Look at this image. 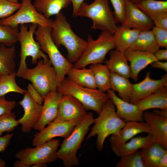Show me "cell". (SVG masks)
<instances>
[{"instance_id": "obj_1", "label": "cell", "mask_w": 167, "mask_h": 167, "mask_svg": "<svg viewBox=\"0 0 167 167\" xmlns=\"http://www.w3.org/2000/svg\"><path fill=\"white\" fill-rule=\"evenodd\" d=\"M52 21L51 36L57 46L62 45L67 51V59L71 63L76 62L81 56L87 41L73 31L66 17L61 12Z\"/></svg>"}, {"instance_id": "obj_2", "label": "cell", "mask_w": 167, "mask_h": 167, "mask_svg": "<svg viewBox=\"0 0 167 167\" xmlns=\"http://www.w3.org/2000/svg\"><path fill=\"white\" fill-rule=\"evenodd\" d=\"M94 124L87 139L96 135V147L99 151H101L106 139L118 133L125 122L118 116L115 106L109 99L104 105L99 116L95 119Z\"/></svg>"}, {"instance_id": "obj_3", "label": "cell", "mask_w": 167, "mask_h": 167, "mask_svg": "<svg viewBox=\"0 0 167 167\" xmlns=\"http://www.w3.org/2000/svg\"><path fill=\"white\" fill-rule=\"evenodd\" d=\"M95 119L92 113H88L84 120L63 141L58 150L57 157L62 161L65 167H71L79 165L77 152L81 148L90 126L94 123Z\"/></svg>"}, {"instance_id": "obj_4", "label": "cell", "mask_w": 167, "mask_h": 167, "mask_svg": "<svg viewBox=\"0 0 167 167\" xmlns=\"http://www.w3.org/2000/svg\"><path fill=\"white\" fill-rule=\"evenodd\" d=\"M57 90L63 95L72 96L78 100L87 110H93L98 115L104 104L109 99L105 92L97 88L79 86L65 78L59 84Z\"/></svg>"}, {"instance_id": "obj_5", "label": "cell", "mask_w": 167, "mask_h": 167, "mask_svg": "<svg viewBox=\"0 0 167 167\" xmlns=\"http://www.w3.org/2000/svg\"><path fill=\"white\" fill-rule=\"evenodd\" d=\"M77 16L91 19L92 22V29L106 31L114 34L118 27L108 0H94L89 4L84 2L79 8Z\"/></svg>"}, {"instance_id": "obj_6", "label": "cell", "mask_w": 167, "mask_h": 167, "mask_svg": "<svg viewBox=\"0 0 167 167\" xmlns=\"http://www.w3.org/2000/svg\"><path fill=\"white\" fill-rule=\"evenodd\" d=\"M87 44L78 60L73 65L76 68H85L88 65L103 62L109 52L115 48L113 34L103 31L96 40L88 36Z\"/></svg>"}, {"instance_id": "obj_7", "label": "cell", "mask_w": 167, "mask_h": 167, "mask_svg": "<svg viewBox=\"0 0 167 167\" xmlns=\"http://www.w3.org/2000/svg\"><path fill=\"white\" fill-rule=\"evenodd\" d=\"M50 27L38 25L34 34L41 50L48 55L49 60L57 74L60 84L66 78L73 64L61 54L51 36Z\"/></svg>"}, {"instance_id": "obj_8", "label": "cell", "mask_w": 167, "mask_h": 167, "mask_svg": "<svg viewBox=\"0 0 167 167\" xmlns=\"http://www.w3.org/2000/svg\"><path fill=\"white\" fill-rule=\"evenodd\" d=\"M34 67L27 68L21 78L30 81L43 97L56 90L59 84L57 73L49 59L38 61Z\"/></svg>"}, {"instance_id": "obj_9", "label": "cell", "mask_w": 167, "mask_h": 167, "mask_svg": "<svg viewBox=\"0 0 167 167\" xmlns=\"http://www.w3.org/2000/svg\"><path fill=\"white\" fill-rule=\"evenodd\" d=\"M38 25L32 24L28 27L27 24L20 25L19 30L17 33L18 41L20 45V62L16 72V76L21 77L27 68L26 63L27 58L31 57L32 64L37 63L39 59H49L47 55L41 50L38 42L36 41L33 35Z\"/></svg>"}, {"instance_id": "obj_10", "label": "cell", "mask_w": 167, "mask_h": 167, "mask_svg": "<svg viewBox=\"0 0 167 167\" xmlns=\"http://www.w3.org/2000/svg\"><path fill=\"white\" fill-rule=\"evenodd\" d=\"M60 141L52 139L34 148L29 147L21 149L16 154V158L25 167H46L47 164L57 158V152Z\"/></svg>"}, {"instance_id": "obj_11", "label": "cell", "mask_w": 167, "mask_h": 167, "mask_svg": "<svg viewBox=\"0 0 167 167\" xmlns=\"http://www.w3.org/2000/svg\"><path fill=\"white\" fill-rule=\"evenodd\" d=\"M20 3L19 9L15 14L1 19L2 25L18 28L19 25L29 23L51 28L52 20L46 18L38 11L31 0H21Z\"/></svg>"}, {"instance_id": "obj_12", "label": "cell", "mask_w": 167, "mask_h": 167, "mask_svg": "<svg viewBox=\"0 0 167 167\" xmlns=\"http://www.w3.org/2000/svg\"><path fill=\"white\" fill-rule=\"evenodd\" d=\"M87 110L76 99L64 95L59 102L57 116L54 120L70 122L76 126L85 118L88 113Z\"/></svg>"}, {"instance_id": "obj_13", "label": "cell", "mask_w": 167, "mask_h": 167, "mask_svg": "<svg viewBox=\"0 0 167 167\" xmlns=\"http://www.w3.org/2000/svg\"><path fill=\"white\" fill-rule=\"evenodd\" d=\"M47 125L34 135L32 141L33 146L40 145L56 137L65 139L71 134L76 126L70 122L55 120Z\"/></svg>"}, {"instance_id": "obj_14", "label": "cell", "mask_w": 167, "mask_h": 167, "mask_svg": "<svg viewBox=\"0 0 167 167\" xmlns=\"http://www.w3.org/2000/svg\"><path fill=\"white\" fill-rule=\"evenodd\" d=\"M19 104L24 109L23 117L17 120L21 125V130L23 133L30 132L39 121L41 114L42 105L35 101L27 92Z\"/></svg>"}, {"instance_id": "obj_15", "label": "cell", "mask_w": 167, "mask_h": 167, "mask_svg": "<svg viewBox=\"0 0 167 167\" xmlns=\"http://www.w3.org/2000/svg\"><path fill=\"white\" fill-rule=\"evenodd\" d=\"M126 10L125 17L121 26L138 29L140 31L150 30L154 26L153 21L129 0H125Z\"/></svg>"}, {"instance_id": "obj_16", "label": "cell", "mask_w": 167, "mask_h": 167, "mask_svg": "<svg viewBox=\"0 0 167 167\" xmlns=\"http://www.w3.org/2000/svg\"><path fill=\"white\" fill-rule=\"evenodd\" d=\"M106 92L109 99L115 106L117 114L125 122L130 121L142 122L144 121L143 112L136 104L121 98L111 89Z\"/></svg>"}, {"instance_id": "obj_17", "label": "cell", "mask_w": 167, "mask_h": 167, "mask_svg": "<svg viewBox=\"0 0 167 167\" xmlns=\"http://www.w3.org/2000/svg\"><path fill=\"white\" fill-rule=\"evenodd\" d=\"M62 95L57 90L49 92L44 97L41 115L34 129L41 131L55 119Z\"/></svg>"}, {"instance_id": "obj_18", "label": "cell", "mask_w": 167, "mask_h": 167, "mask_svg": "<svg viewBox=\"0 0 167 167\" xmlns=\"http://www.w3.org/2000/svg\"><path fill=\"white\" fill-rule=\"evenodd\" d=\"M151 73L148 72L144 79L139 83L132 84V94L130 102L135 104L149 96L159 88L167 86V74L161 79H154L150 77Z\"/></svg>"}, {"instance_id": "obj_19", "label": "cell", "mask_w": 167, "mask_h": 167, "mask_svg": "<svg viewBox=\"0 0 167 167\" xmlns=\"http://www.w3.org/2000/svg\"><path fill=\"white\" fill-rule=\"evenodd\" d=\"M123 53L130 63V78L135 81L138 80L139 74L142 70L158 60L154 54L148 51L128 49Z\"/></svg>"}, {"instance_id": "obj_20", "label": "cell", "mask_w": 167, "mask_h": 167, "mask_svg": "<svg viewBox=\"0 0 167 167\" xmlns=\"http://www.w3.org/2000/svg\"><path fill=\"white\" fill-rule=\"evenodd\" d=\"M144 121L149 126L150 134L155 142L167 148V118L149 111L143 112Z\"/></svg>"}, {"instance_id": "obj_21", "label": "cell", "mask_w": 167, "mask_h": 167, "mask_svg": "<svg viewBox=\"0 0 167 167\" xmlns=\"http://www.w3.org/2000/svg\"><path fill=\"white\" fill-rule=\"evenodd\" d=\"M150 131L149 126L145 122H127L118 133L111 135L109 141L111 145L122 143L138 134L143 133L148 134Z\"/></svg>"}, {"instance_id": "obj_22", "label": "cell", "mask_w": 167, "mask_h": 167, "mask_svg": "<svg viewBox=\"0 0 167 167\" xmlns=\"http://www.w3.org/2000/svg\"><path fill=\"white\" fill-rule=\"evenodd\" d=\"M155 142L151 135L148 133L145 136L134 137L130 141L117 145H112L113 152L118 156L120 157L142 149L151 143Z\"/></svg>"}, {"instance_id": "obj_23", "label": "cell", "mask_w": 167, "mask_h": 167, "mask_svg": "<svg viewBox=\"0 0 167 167\" xmlns=\"http://www.w3.org/2000/svg\"><path fill=\"white\" fill-rule=\"evenodd\" d=\"M135 104L143 112L153 109H167V86L159 88Z\"/></svg>"}, {"instance_id": "obj_24", "label": "cell", "mask_w": 167, "mask_h": 167, "mask_svg": "<svg viewBox=\"0 0 167 167\" xmlns=\"http://www.w3.org/2000/svg\"><path fill=\"white\" fill-rule=\"evenodd\" d=\"M109 58L105 61L111 72L125 78H130L131 69L124 53L116 49L109 52Z\"/></svg>"}, {"instance_id": "obj_25", "label": "cell", "mask_w": 167, "mask_h": 167, "mask_svg": "<svg viewBox=\"0 0 167 167\" xmlns=\"http://www.w3.org/2000/svg\"><path fill=\"white\" fill-rule=\"evenodd\" d=\"M140 31L138 29L118 27L113 34L115 49L124 53L134 43Z\"/></svg>"}, {"instance_id": "obj_26", "label": "cell", "mask_w": 167, "mask_h": 167, "mask_svg": "<svg viewBox=\"0 0 167 167\" xmlns=\"http://www.w3.org/2000/svg\"><path fill=\"white\" fill-rule=\"evenodd\" d=\"M71 3L70 0H35L36 9L47 19L56 15Z\"/></svg>"}, {"instance_id": "obj_27", "label": "cell", "mask_w": 167, "mask_h": 167, "mask_svg": "<svg viewBox=\"0 0 167 167\" xmlns=\"http://www.w3.org/2000/svg\"><path fill=\"white\" fill-rule=\"evenodd\" d=\"M142 159L144 167H157L161 157L167 148L159 143L153 142L141 149Z\"/></svg>"}, {"instance_id": "obj_28", "label": "cell", "mask_w": 167, "mask_h": 167, "mask_svg": "<svg viewBox=\"0 0 167 167\" xmlns=\"http://www.w3.org/2000/svg\"><path fill=\"white\" fill-rule=\"evenodd\" d=\"M67 78L79 86L92 88H97L94 74L92 69L76 68L73 67L66 74Z\"/></svg>"}, {"instance_id": "obj_29", "label": "cell", "mask_w": 167, "mask_h": 167, "mask_svg": "<svg viewBox=\"0 0 167 167\" xmlns=\"http://www.w3.org/2000/svg\"><path fill=\"white\" fill-rule=\"evenodd\" d=\"M16 50L14 45L7 47L0 45V78L3 75L15 71Z\"/></svg>"}, {"instance_id": "obj_30", "label": "cell", "mask_w": 167, "mask_h": 167, "mask_svg": "<svg viewBox=\"0 0 167 167\" xmlns=\"http://www.w3.org/2000/svg\"><path fill=\"white\" fill-rule=\"evenodd\" d=\"M151 30L140 31L136 39L129 48L154 54L160 49Z\"/></svg>"}, {"instance_id": "obj_31", "label": "cell", "mask_w": 167, "mask_h": 167, "mask_svg": "<svg viewBox=\"0 0 167 167\" xmlns=\"http://www.w3.org/2000/svg\"><path fill=\"white\" fill-rule=\"evenodd\" d=\"M110 85L111 89L116 91L120 98L126 101L130 102L132 84L131 83L128 78L111 72Z\"/></svg>"}, {"instance_id": "obj_32", "label": "cell", "mask_w": 167, "mask_h": 167, "mask_svg": "<svg viewBox=\"0 0 167 167\" xmlns=\"http://www.w3.org/2000/svg\"><path fill=\"white\" fill-rule=\"evenodd\" d=\"M89 68L93 72L96 88L105 92L111 89V72L107 65L98 63L91 65Z\"/></svg>"}, {"instance_id": "obj_33", "label": "cell", "mask_w": 167, "mask_h": 167, "mask_svg": "<svg viewBox=\"0 0 167 167\" xmlns=\"http://www.w3.org/2000/svg\"><path fill=\"white\" fill-rule=\"evenodd\" d=\"M135 5L153 21L160 14L167 12V1L142 0Z\"/></svg>"}, {"instance_id": "obj_34", "label": "cell", "mask_w": 167, "mask_h": 167, "mask_svg": "<svg viewBox=\"0 0 167 167\" xmlns=\"http://www.w3.org/2000/svg\"><path fill=\"white\" fill-rule=\"evenodd\" d=\"M16 72L2 76L0 78V96H4L11 92L24 94L27 90L21 88L17 84Z\"/></svg>"}, {"instance_id": "obj_35", "label": "cell", "mask_w": 167, "mask_h": 167, "mask_svg": "<svg viewBox=\"0 0 167 167\" xmlns=\"http://www.w3.org/2000/svg\"><path fill=\"white\" fill-rule=\"evenodd\" d=\"M19 31L18 28L2 25L0 19V45L7 47L13 45L18 41L17 35Z\"/></svg>"}, {"instance_id": "obj_36", "label": "cell", "mask_w": 167, "mask_h": 167, "mask_svg": "<svg viewBox=\"0 0 167 167\" xmlns=\"http://www.w3.org/2000/svg\"><path fill=\"white\" fill-rule=\"evenodd\" d=\"M120 157L115 165L116 167H144L140 150H137Z\"/></svg>"}, {"instance_id": "obj_37", "label": "cell", "mask_w": 167, "mask_h": 167, "mask_svg": "<svg viewBox=\"0 0 167 167\" xmlns=\"http://www.w3.org/2000/svg\"><path fill=\"white\" fill-rule=\"evenodd\" d=\"M19 125L12 112L0 115V136L3 132L13 131Z\"/></svg>"}, {"instance_id": "obj_38", "label": "cell", "mask_w": 167, "mask_h": 167, "mask_svg": "<svg viewBox=\"0 0 167 167\" xmlns=\"http://www.w3.org/2000/svg\"><path fill=\"white\" fill-rule=\"evenodd\" d=\"M20 3H14L6 0H0V19H4L13 15L19 8Z\"/></svg>"}, {"instance_id": "obj_39", "label": "cell", "mask_w": 167, "mask_h": 167, "mask_svg": "<svg viewBox=\"0 0 167 167\" xmlns=\"http://www.w3.org/2000/svg\"><path fill=\"white\" fill-rule=\"evenodd\" d=\"M114 10L113 12L117 23L123 22L125 15L126 6L125 0H109Z\"/></svg>"}, {"instance_id": "obj_40", "label": "cell", "mask_w": 167, "mask_h": 167, "mask_svg": "<svg viewBox=\"0 0 167 167\" xmlns=\"http://www.w3.org/2000/svg\"><path fill=\"white\" fill-rule=\"evenodd\" d=\"M156 40L159 46L167 48V30L154 26L152 29Z\"/></svg>"}, {"instance_id": "obj_41", "label": "cell", "mask_w": 167, "mask_h": 167, "mask_svg": "<svg viewBox=\"0 0 167 167\" xmlns=\"http://www.w3.org/2000/svg\"><path fill=\"white\" fill-rule=\"evenodd\" d=\"M16 105L15 101L7 100L5 95L0 96V115L12 112Z\"/></svg>"}, {"instance_id": "obj_42", "label": "cell", "mask_w": 167, "mask_h": 167, "mask_svg": "<svg viewBox=\"0 0 167 167\" xmlns=\"http://www.w3.org/2000/svg\"><path fill=\"white\" fill-rule=\"evenodd\" d=\"M154 26L167 30V12L162 13L156 16L153 20Z\"/></svg>"}, {"instance_id": "obj_43", "label": "cell", "mask_w": 167, "mask_h": 167, "mask_svg": "<svg viewBox=\"0 0 167 167\" xmlns=\"http://www.w3.org/2000/svg\"><path fill=\"white\" fill-rule=\"evenodd\" d=\"M27 92L31 97L36 102L41 105L44 101V97L36 90L32 84H29L27 88Z\"/></svg>"}, {"instance_id": "obj_44", "label": "cell", "mask_w": 167, "mask_h": 167, "mask_svg": "<svg viewBox=\"0 0 167 167\" xmlns=\"http://www.w3.org/2000/svg\"><path fill=\"white\" fill-rule=\"evenodd\" d=\"M14 135L13 133H8L3 136H0V153L6 150Z\"/></svg>"}, {"instance_id": "obj_45", "label": "cell", "mask_w": 167, "mask_h": 167, "mask_svg": "<svg viewBox=\"0 0 167 167\" xmlns=\"http://www.w3.org/2000/svg\"><path fill=\"white\" fill-rule=\"evenodd\" d=\"M72 4L73 13L74 17H77L79 8L85 0H70Z\"/></svg>"}, {"instance_id": "obj_46", "label": "cell", "mask_w": 167, "mask_h": 167, "mask_svg": "<svg viewBox=\"0 0 167 167\" xmlns=\"http://www.w3.org/2000/svg\"><path fill=\"white\" fill-rule=\"evenodd\" d=\"M155 56L158 60H167V49H158L154 54Z\"/></svg>"}, {"instance_id": "obj_47", "label": "cell", "mask_w": 167, "mask_h": 167, "mask_svg": "<svg viewBox=\"0 0 167 167\" xmlns=\"http://www.w3.org/2000/svg\"><path fill=\"white\" fill-rule=\"evenodd\" d=\"M152 67L158 68L162 69L167 72V62H162L159 60H157L151 64Z\"/></svg>"}, {"instance_id": "obj_48", "label": "cell", "mask_w": 167, "mask_h": 167, "mask_svg": "<svg viewBox=\"0 0 167 167\" xmlns=\"http://www.w3.org/2000/svg\"><path fill=\"white\" fill-rule=\"evenodd\" d=\"M167 167V152H166L160 158L157 167Z\"/></svg>"}, {"instance_id": "obj_49", "label": "cell", "mask_w": 167, "mask_h": 167, "mask_svg": "<svg viewBox=\"0 0 167 167\" xmlns=\"http://www.w3.org/2000/svg\"><path fill=\"white\" fill-rule=\"evenodd\" d=\"M153 112L160 116L167 118V109H156L154 110Z\"/></svg>"}, {"instance_id": "obj_50", "label": "cell", "mask_w": 167, "mask_h": 167, "mask_svg": "<svg viewBox=\"0 0 167 167\" xmlns=\"http://www.w3.org/2000/svg\"><path fill=\"white\" fill-rule=\"evenodd\" d=\"M6 166L5 162L2 159L0 158V167H5Z\"/></svg>"}, {"instance_id": "obj_51", "label": "cell", "mask_w": 167, "mask_h": 167, "mask_svg": "<svg viewBox=\"0 0 167 167\" xmlns=\"http://www.w3.org/2000/svg\"><path fill=\"white\" fill-rule=\"evenodd\" d=\"M129 0L131 1L133 3H134L136 4L138 3L139 2H140L142 0Z\"/></svg>"}, {"instance_id": "obj_52", "label": "cell", "mask_w": 167, "mask_h": 167, "mask_svg": "<svg viewBox=\"0 0 167 167\" xmlns=\"http://www.w3.org/2000/svg\"><path fill=\"white\" fill-rule=\"evenodd\" d=\"M9 2L14 3H19L18 0H6Z\"/></svg>"}]
</instances>
